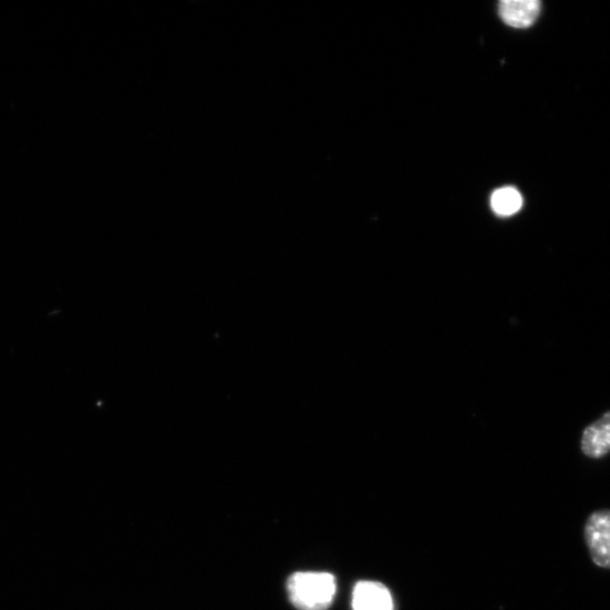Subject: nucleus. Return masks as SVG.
<instances>
[{
	"mask_svg": "<svg viewBox=\"0 0 610 610\" xmlns=\"http://www.w3.org/2000/svg\"><path fill=\"white\" fill-rule=\"evenodd\" d=\"M541 12L538 0H503L499 6L501 19L517 29L531 27Z\"/></svg>",
	"mask_w": 610,
	"mask_h": 610,
	"instance_id": "4",
	"label": "nucleus"
},
{
	"mask_svg": "<svg viewBox=\"0 0 610 610\" xmlns=\"http://www.w3.org/2000/svg\"><path fill=\"white\" fill-rule=\"evenodd\" d=\"M581 450L590 459H601L610 452V412L584 430Z\"/></svg>",
	"mask_w": 610,
	"mask_h": 610,
	"instance_id": "5",
	"label": "nucleus"
},
{
	"mask_svg": "<svg viewBox=\"0 0 610 610\" xmlns=\"http://www.w3.org/2000/svg\"><path fill=\"white\" fill-rule=\"evenodd\" d=\"M583 534L593 564L610 570V510L592 512L586 521Z\"/></svg>",
	"mask_w": 610,
	"mask_h": 610,
	"instance_id": "2",
	"label": "nucleus"
},
{
	"mask_svg": "<svg viewBox=\"0 0 610 610\" xmlns=\"http://www.w3.org/2000/svg\"><path fill=\"white\" fill-rule=\"evenodd\" d=\"M353 610H393L392 596L387 587L376 581H361L353 590Z\"/></svg>",
	"mask_w": 610,
	"mask_h": 610,
	"instance_id": "3",
	"label": "nucleus"
},
{
	"mask_svg": "<svg viewBox=\"0 0 610 610\" xmlns=\"http://www.w3.org/2000/svg\"><path fill=\"white\" fill-rule=\"evenodd\" d=\"M522 196L512 187L497 190L491 198L492 210L500 217H511L522 208Z\"/></svg>",
	"mask_w": 610,
	"mask_h": 610,
	"instance_id": "6",
	"label": "nucleus"
},
{
	"mask_svg": "<svg viewBox=\"0 0 610 610\" xmlns=\"http://www.w3.org/2000/svg\"><path fill=\"white\" fill-rule=\"evenodd\" d=\"M292 603L300 610H326L336 594L334 577L326 572H298L288 581Z\"/></svg>",
	"mask_w": 610,
	"mask_h": 610,
	"instance_id": "1",
	"label": "nucleus"
}]
</instances>
